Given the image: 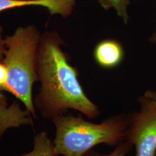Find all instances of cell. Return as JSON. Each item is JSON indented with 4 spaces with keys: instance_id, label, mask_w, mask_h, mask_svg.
<instances>
[{
    "instance_id": "ba28073f",
    "label": "cell",
    "mask_w": 156,
    "mask_h": 156,
    "mask_svg": "<svg viewBox=\"0 0 156 156\" xmlns=\"http://www.w3.org/2000/svg\"><path fill=\"white\" fill-rule=\"evenodd\" d=\"M19 156H55L53 143L46 132L41 131L34 138L33 150Z\"/></svg>"
},
{
    "instance_id": "8fae6325",
    "label": "cell",
    "mask_w": 156,
    "mask_h": 156,
    "mask_svg": "<svg viewBox=\"0 0 156 156\" xmlns=\"http://www.w3.org/2000/svg\"><path fill=\"white\" fill-rule=\"evenodd\" d=\"M133 145L127 140H124L116 146L112 153L107 155L101 154L92 150L88 151L84 156H125L132 148Z\"/></svg>"
},
{
    "instance_id": "4fadbf2b",
    "label": "cell",
    "mask_w": 156,
    "mask_h": 156,
    "mask_svg": "<svg viewBox=\"0 0 156 156\" xmlns=\"http://www.w3.org/2000/svg\"><path fill=\"white\" fill-rule=\"evenodd\" d=\"M150 41L153 44L156 45V32L153 35H152V36L150 38Z\"/></svg>"
},
{
    "instance_id": "9c48e42d",
    "label": "cell",
    "mask_w": 156,
    "mask_h": 156,
    "mask_svg": "<svg viewBox=\"0 0 156 156\" xmlns=\"http://www.w3.org/2000/svg\"><path fill=\"white\" fill-rule=\"evenodd\" d=\"M98 2L105 11L113 9L123 23L128 24L130 20L128 12L130 0H98Z\"/></svg>"
},
{
    "instance_id": "277c9868",
    "label": "cell",
    "mask_w": 156,
    "mask_h": 156,
    "mask_svg": "<svg viewBox=\"0 0 156 156\" xmlns=\"http://www.w3.org/2000/svg\"><path fill=\"white\" fill-rule=\"evenodd\" d=\"M127 139L136 148L135 156H154L156 151V111L128 115Z\"/></svg>"
},
{
    "instance_id": "7a4b0ae2",
    "label": "cell",
    "mask_w": 156,
    "mask_h": 156,
    "mask_svg": "<svg viewBox=\"0 0 156 156\" xmlns=\"http://www.w3.org/2000/svg\"><path fill=\"white\" fill-rule=\"evenodd\" d=\"M52 121L56 127L53 142L55 156H84L101 144L117 146L127 139L129 127V117L126 115L109 118L100 124L71 115H60Z\"/></svg>"
},
{
    "instance_id": "8992f818",
    "label": "cell",
    "mask_w": 156,
    "mask_h": 156,
    "mask_svg": "<svg viewBox=\"0 0 156 156\" xmlns=\"http://www.w3.org/2000/svg\"><path fill=\"white\" fill-rule=\"evenodd\" d=\"M75 5L76 0H0V13L15 8L39 6L47 9L50 16L67 18L72 15Z\"/></svg>"
},
{
    "instance_id": "7c38bea8",
    "label": "cell",
    "mask_w": 156,
    "mask_h": 156,
    "mask_svg": "<svg viewBox=\"0 0 156 156\" xmlns=\"http://www.w3.org/2000/svg\"><path fill=\"white\" fill-rule=\"evenodd\" d=\"M142 111H156V92L147 90L139 99Z\"/></svg>"
},
{
    "instance_id": "30bf717a",
    "label": "cell",
    "mask_w": 156,
    "mask_h": 156,
    "mask_svg": "<svg viewBox=\"0 0 156 156\" xmlns=\"http://www.w3.org/2000/svg\"><path fill=\"white\" fill-rule=\"evenodd\" d=\"M6 47L3 37V27L0 26V91L6 90V68L4 64Z\"/></svg>"
},
{
    "instance_id": "52a82bcc",
    "label": "cell",
    "mask_w": 156,
    "mask_h": 156,
    "mask_svg": "<svg viewBox=\"0 0 156 156\" xmlns=\"http://www.w3.org/2000/svg\"><path fill=\"white\" fill-rule=\"evenodd\" d=\"M93 57L99 67L111 69L119 67L123 62L125 51L123 45L117 39H102L95 45Z\"/></svg>"
},
{
    "instance_id": "3957f363",
    "label": "cell",
    "mask_w": 156,
    "mask_h": 156,
    "mask_svg": "<svg viewBox=\"0 0 156 156\" xmlns=\"http://www.w3.org/2000/svg\"><path fill=\"white\" fill-rule=\"evenodd\" d=\"M41 34L34 25L20 26L4 38L6 50V89L37 117L33 98L34 84L39 81L37 70V53Z\"/></svg>"
},
{
    "instance_id": "5b68a950",
    "label": "cell",
    "mask_w": 156,
    "mask_h": 156,
    "mask_svg": "<svg viewBox=\"0 0 156 156\" xmlns=\"http://www.w3.org/2000/svg\"><path fill=\"white\" fill-rule=\"evenodd\" d=\"M33 117L27 109H23L17 101L9 105L5 95L0 91V140L9 128L33 126Z\"/></svg>"
},
{
    "instance_id": "6da1fadb",
    "label": "cell",
    "mask_w": 156,
    "mask_h": 156,
    "mask_svg": "<svg viewBox=\"0 0 156 156\" xmlns=\"http://www.w3.org/2000/svg\"><path fill=\"white\" fill-rule=\"evenodd\" d=\"M64 45V41L55 31L41 35L37 64L41 87L34 105L44 117L51 120L68 109L89 118L97 117L99 109L85 94L78 69L71 65L69 56L62 49Z\"/></svg>"
}]
</instances>
